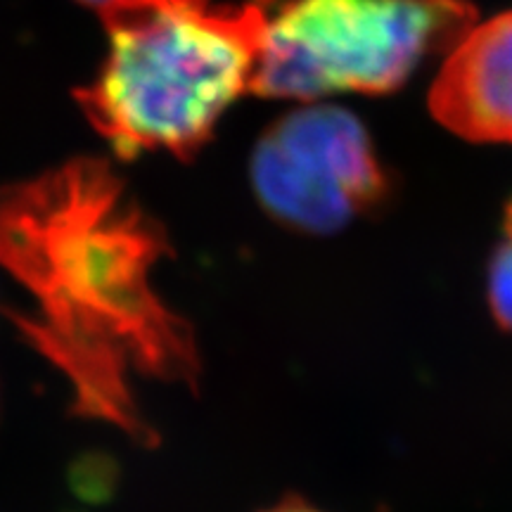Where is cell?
Segmentation results:
<instances>
[{"mask_svg":"<svg viewBox=\"0 0 512 512\" xmlns=\"http://www.w3.org/2000/svg\"><path fill=\"white\" fill-rule=\"evenodd\" d=\"M430 110L460 138L512 145V12L479 24L451 50Z\"/></svg>","mask_w":512,"mask_h":512,"instance_id":"5","label":"cell"},{"mask_svg":"<svg viewBox=\"0 0 512 512\" xmlns=\"http://www.w3.org/2000/svg\"><path fill=\"white\" fill-rule=\"evenodd\" d=\"M264 512H320V510L311 508V505H306L302 501H285V503L275 505V508L264 510Z\"/></svg>","mask_w":512,"mask_h":512,"instance_id":"7","label":"cell"},{"mask_svg":"<svg viewBox=\"0 0 512 512\" xmlns=\"http://www.w3.org/2000/svg\"><path fill=\"white\" fill-rule=\"evenodd\" d=\"M152 223L98 162H79L34 183L0 190V264L34 290L50 339L110 351L133 339L143 361L185 354L181 325L152 294L159 254ZM131 344V342H128Z\"/></svg>","mask_w":512,"mask_h":512,"instance_id":"1","label":"cell"},{"mask_svg":"<svg viewBox=\"0 0 512 512\" xmlns=\"http://www.w3.org/2000/svg\"><path fill=\"white\" fill-rule=\"evenodd\" d=\"M266 0H114L110 50L79 102L121 157L190 155L249 91Z\"/></svg>","mask_w":512,"mask_h":512,"instance_id":"2","label":"cell"},{"mask_svg":"<svg viewBox=\"0 0 512 512\" xmlns=\"http://www.w3.org/2000/svg\"><path fill=\"white\" fill-rule=\"evenodd\" d=\"M486 299L494 320L503 330L512 332V200L503 211L501 240L491 254L486 275Z\"/></svg>","mask_w":512,"mask_h":512,"instance_id":"6","label":"cell"},{"mask_svg":"<svg viewBox=\"0 0 512 512\" xmlns=\"http://www.w3.org/2000/svg\"><path fill=\"white\" fill-rule=\"evenodd\" d=\"M254 195L275 221L328 235L380 209L392 181L363 121L335 105L278 119L254 147Z\"/></svg>","mask_w":512,"mask_h":512,"instance_id":"4","label":"cell"},{"mask_svg":"<svg viewBox=\"0 0 512 512\" xmlns=\"http://www.w3.org/2000/svg\"><path fill=\"white\" fill-rule=\"evenodd\" d=\"M81 3H88V5H93V8H98L100 12L107 8V5H112L114 0H81Z\"/></svg>","mask_w":512,"mask_h":512,"instance_id":"8","label":"cell"},{"mask_svg":"<svg viewBox=\"0 0 512 512\" xmlns=\"http://www.w3.org/2000/svg\"><path fill=\"white\" fill-rule=\"evenodd\" d=\"M467 0H283L266 10L249 91L318 100L399 91L427 57L477 27Z\"/></svg>","mask_w":512,"mask_h":512,"instance_id":"3","label":"cell"}]
</instances>
